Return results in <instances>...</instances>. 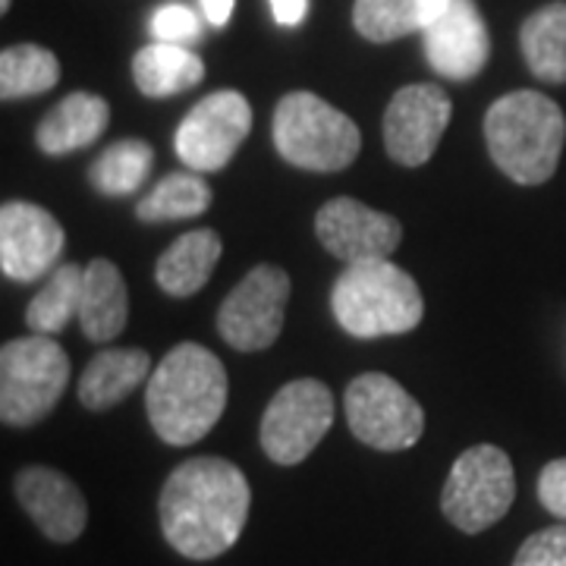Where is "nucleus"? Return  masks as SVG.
<instances>
[{
    "instance_id": "nucleus-10",
    "label": "nucleus",
    "mask_w": 566,
    "mask_h": 566,
    "mask_svg": "<svg viewBox=\"0 0 566 566\" xmlns=\"http://www.w3.org/2000/svg\"><path fill=\"white\" fill-rule=\"evenodd\" d=\"M290 303V274L277 264H255L237 283L218 312V331L240 353L277 344Z\"/></svg>"
},
{
    "instance_id": "nucleus-6",
    "label": "nucleus",
    "mask_w": 566,
    "mask_h": 566,
    "mask_svg": "<svg viewBox=\"0 0 566 566\" xmlns=\"http://www.w3.org/2000/svg\"><path fill=\"white\" fill-rule=\"evenodd\" d=\"M70 385V359L48 334L7 340L0 349V419L10 428L44 422Z\"/></svg>"
},
{
    "instance_id": "nucleus-25",
    "label": "nucleus",
    "mask_w": 566,
    "mask_h": 566,
    "mask_svg": "<svg viewBox=\"0 0 566 566\" xmlns=\"http://www.w3.org/2000/svg\"><path fill=\"white\" fill-rule=\"evenodd\" d=\"M61 80L57 57L41 44H13L0 54V98L20 102L51 92Z\"/></svg>"
},
{
    "instance_id": "nucleus-2",
    "label": "nucleus",
    "mask_w": 566,
    "mask_h": 566,
    "mask_svg": "<svg viewBox=\"0 0 566 566\" xmlns=\"http://www.w3.org/2000/svg\"><path fill=\"white\" fill-rule=\"evenodd\" d=\"M227 368L202 344H177L145 385V412L164 444H199L227 409Z\"/></svg>"
},
{
    "instance_id": "nucleus-32",
    "label": "nucleus",
    "mask_w": 566,
    "mask_h": 566,
    "mask_svg": "<svg viewBox=\"0 0 566 566\" xmlns=\"http://www.w3.org/2000/svg\"><path fill=\"white\" fill-rule=\"evenodd\" d=\"M202 3V13L205 20L211 22V25H227L230 22V13H233V0H199Z\"/></svg>"
},
{
    "instance_id": "nucleus-8",
    "label": "nucleus",
    "mask_w": 566,
    "mask_h": 566,
    "mask_svg": "<svg viewBox=\"0 0 566 566\" xmlns=\"http://www.w3.org/2000/svg\"><path fill=\"white\" fill-rule=\"evenodd\" d=\"M346 424L371 450H409L422 438L424 412L419 400L400 381L381 371L359 375L346 387Z\"/></svg>"
},
{
    "instance_id": "nucleus-31",
    "label": "nucleus",
    "mask_w": 566,
    "mask_h": 566,
    "mask_svg": "<svg viewBox=\"0 0 566 566\" xmlns=\"http://www.w3.org/2000/svg\"><path fill=\"white\" fill-rule=\"evenodd\" d=\"M271 13L277 25H300L308 13V0H271Z\"/></svg>"
},
{
    "instance_id": "nucleus-22",
    "label": "nucleus",
    "mask_w": 566,
    "mask_h": 566,
    "mask_svg": "<svg viewBox=\"0 0 566 566\" xmlns=\"http://www.w3.org/2000/svg\"><path fill=\"white\" fill-rule=\"evenodd\" d=\"M450 0H356L353 25L375 44L424 32L447 10Z\"/></svg>"
},
{
    "instance_id": "nucleus-1",
    "label": "nucleus",
    "mask_w": 566,
    "mask_h": 566,
    "mask_svg": "<svg viewBox=\"0 0 566 566\" xmlns=\"http://www.w3.org/2000/svg\"><path fill=\"white\" fill-rule=\"evenodd\" d=\"M252 506L243 469L223 457H192L161 488L164 542L186 560H214L240 542Z\"/></svg>"
},
{
    "instance_id": "nucleus-14",
    "label": "nucleus",
    "mask_w": 566,
    "mask_h": 566,
    "mask_svg": "<svg viewBox=\"0 0 566 566\" xmlns=\"http://www.w3.org/2000/svg\"><path fill=\"white\" fill-rule=\"evenodd\" d=\"M315 237L334 259L353 264L368 259H390L403 240V227L390 214L340 196L322 205L315 218Z\"/></svg>"
},
{
    "instance_id": "nucleus-5",
    "label": "nucleus",
    "mask_w": 566,
    "mask_h": 566,
    "mask_svg": "<svg viewBox=\"0 0 566 566\" xmlns=\"http://www.w3.org/2000/svg\"><path fill=\"white\" fill-rule=\"evenodd\" d=\"M274 148L283 161L315 174H337L359 158V126L312 92H290L274 107Z\"/></svg>"
},
{
    "instance_id": "nucleus-30",
    "label": "nucleus",
    "mask_w": 566,
    "mask_h": 566,
    "mask_svg": "<svg viewBox=\"0 0 566 566\" xmlns=\"http://www.w3.org/2000/svg\"><path fill=\"white\" fill-rule=\"evenodd\" d=\"M538 501L551 516L566 523V457L551 460L538 475Z\"/></svg>"
},
{
    "instance_id": "nucleus-21",
    "label": "nucleus",
    "mask_w": 566,
    "mask_h": 566,
    "mask_svg": "<svg viewBox=\"0 0 566 566\" xmlns=\"http://www.w3.org/2000/svg\"><path fill=\"white\" fill-rule=\"evenodd\" d=\"M133 76L145 98H170L205 80V63L182 44L155 41L133 57Z\"/></svg>"
},
{
    "instance_id": "nucleus-7",
    "label": "nucleus",
    "mask_w": 566,
    "mask_h": 566,
    "mask_svg": "<svg viewBox=\"0 0 566 566\" xmlns=\"http://www.w3.org/2000/svg\"><path fill=\"white\" fill-rule=\"evenodd\" d=\"M516 501V475L506 450L475 444L457 457L441 491V510L465 535L497 526Z\"/></svg>"
},
{
    "instance_id": "nucleus-23",
    "label": "nucleus",
    "mask_w": 566,
    "mask_h": 566,
    "mask_svg": "<svg viewBox=\"0 0 566 566\" xmlns=\"http://www.w3.org/2000/svg\"><path fill=\"white\" fill-rule=\"evenodd\" d=\"M520 44L526 57L532 76L551 85L566 82V3H547L535 10L523 29H520Z\"/></svg>"
},
{
    "instance_id": "nucleus-17",
    "label": "nucleus",
    "mask_w": 566,
    "mask_h": 566,
    "mask_svg": "<svg viewBox=\"0 0 566 566\" xmlns=\"http://www.w3.org/2000/svg\"><path fill=\"white\" fill-rule=\"evenodd\" d=\"M107 123H111V104L102 95L73 92L54 111L44 114V120L35 129V145L48 158H63L102 139Z\"/></svg>"
},
{
    "instance_id": "nucleus-4",
    "label": "nucleus",
    "mask_w": 566,
    "mask_h": 566,
    "mask_svg": "<svg viewBox=\"0 0 566 566\" xmlns=\"http://www.w3.org/2000/svg\"><path fill=\"white\" fill-rule=\"evenodd\" d=\"M334 318L359 340L409 334L422 324L424 300L419 283L390 259L353 262L331 290Z\"/></svg>"
},
{
    "instance_id": "nucleus-9",
    "label": "nucleus",
    "mask_w": 566,
    "mask_h": 566,
    "mask_svg": "<svg viewBox=\"0 0 566 566\" xmlns=\"http://www.w3.org/2000/svg\"><path fill=\"white\" fill-rule=\"evenodd\" d=\"M334 424V394L324 381L283 385L262 416V450L271 463L300 465Z\"/></svg>"
},
{
    "instance_id": "nucleus-18",
    "label": "nucleus",
    "mask_w": 566,
    "mask_h": 566,
    "mask_svg": "<svg viewBox=\"0 0 566 566\" xmlns=\"http://www.w3.org/2000/svg\"><path fill=\"white\" fill-rule=\"evenodd\" d=\"M221 252V237L214 230L208 227L189 230L164 249L155 264V281L167 296H177V300L196 296L205 283L211 281Z\"/></svg>"
},
{
    "instance_id": "nucleus-24",
    "label": "nucleus",
    "mask_w": 566,
    "mask_h": 566,
    "mask_svg": "<svg viewBox=\"0 0 566 566\" xmlns=\"http://www.w3.org/2000/svg\"><path fill=\"white\" fill-rule=\"evenodd\" d=\"M82 290H85V268L80 264H57L54 274L39 290V296L29 303L25 324L32 334H61L73 315H80Z\"/></svg>"
},
{
    "instance_id": "nucleus-11",
    "label": "nucleus",
    "mask_w": 566,
    "mask_h": 566,
    "mask_svg": "<svg viewBox=\"0 0 566 566\" xmlns=\"http://www.w3.org/2000/svg\"><path fill=\"white\" fill-rule=\"evenodd\" d=\"M252 129V107L243 92L223 88L196 104L177 129V158L196 174L223 170Z\"/></svg>"
},
{
    "instance_id": "nucleus-29",
    "label": "nucleus",
    "mask_w": 566,
    "mask_h": 566,
    "mask_svg": "<svg viewBox=\"0 0 566 566\" xmlns=\"http://www.w3.org/2000/svg\"><path fill=\"white\" fill-rule=\"evenodd\" d=\"M151 35L158 41H167V44H186V41H196L202 35V25L189 7L164 3L151 17Z\"/></svg>"
},
{
    "instance_id": "nucleus-16",
    "label": "nucleus",
    "mask_w": 566,
    "mask_h": 566,
    "mask_svg": "<svg viewBox=\"0 0 566 566\" xmlns=\"http://www.w3.org/2000/svg\"><path fill=\"white\" fill-rule=\"evenodd\" d=\"M17 501L44 538L73 545L88 526V504L80 485L51 465H25L17 482Z\"/></svg>"
},
{
    "instance_id": "nucleus-3",
    "label": "nucleus",
    "mask_w": 566,
    "mask_h": 566,
    "mask_svg": "<svg viewBox=\"0 0 566 566\" xmlns=\"http://www.w3.org/2000/svg\"><path fill=\"white\" fill-rule=\"evenodd\" d=\"M564 142V111L542 92L520 88L488 107V155L504 177L520 186H542L551 180L560 164Z\"/></svg>"
},
{
    "instance_id": "nucleus-12",
    "label": "nucleus",
    "mask_w": 566,
    "mask_h": 566,
    "mask_svg": "<svg viewBox=\"0 0 566 566\" xmlns=\"http://www.w3.org/2000/svg\"><path fill=\"white\" fill-rule=\"evenodd\" d=\"M66 249L61 221L32 202H7L0 208V271L17 283L51 274Z\"/></svg>"
},
{
    "instance_id": "nucleus-15",
    "label": "nucleus",
    "mask_w": 566,
    "mask_h": 566,
    "mask_svg": "<svg viewBox=\"0 0 566 566\" xmlns=\"http://www.w3.org/2000/svg\"><path fill=\"white\" fill-rule=\"evenodd\" d=\"M424 57L438 76L475 80L491 57V39L475 0H450L447 10L422 32Z\"/></svg>"
},
{
    "instance_id": "nucleus-20",
    "label": "nucleus",
    "mask_w": 566,
    "mask_h": 566,
    "mask_svg": "<svg viewBox=\"0 0 566 566\" xmlns=\"http://www.w3.org/2000/svg\"><path fill=\"white\" fill-rule=\"evenodd\" d=\"M126 318H129V293L120 268L107 259H92L85 268V290L80 305L82 334L92 344H107L123 334Z\"/></svg>"
},
{
    "instance_id": "nucleus-13",
    "label": "nucleus",
    "mask_w": 566,
    "mask_h": 566,
    "mask_svg": "<svg viewBox=\"0 0 566 566\" xmlns=\"http://www.w3.org/2000/svg\"><path fill=\"white\" fill-rule=\"evenodd\" d=\"M450 111L453 107L441 85L416 82L400 88L385 111L387 155L403 167H422L431 161L447 133Z\"/></svg>"
},
{
    "instance_id": "nucleus-19",
    "label": "nucleus",
    "mask_w": 566,
    "mask_h": 566,
    "mask_svg": "<svg viewBox=\"0 0 566 566\" xmlns=\"http://www.w3.org/2000/svg\"><path fill=\"white\" fill-rule=\"evenodd\" d=\"M151 378V356L145 349H102L82 371L80 403L92 412H104L123 403L133 390Z\"/></svg>"
},
{
    "instance_id": "nucleus-27",
    "label": "nucleus",
    "mask_w": 566,
    "mask_h": 566,
    "mask_svg": "<svg viewBox=\"0 0 566 566\" xmlns=\"http://www.w3.org/2000/svg\"><path fill=\"white\" fill-rule=\"evenodd\" d=\"M151 164H155V151L148 142L120 139L92 164L88 182L104 196H129L145 182Z\"/></svg>"
},
{
    "instance_id": "nucleus-26",
    "label": "nucleus",
    "mask_w": 566,
    "mask_h": 566,
    "mask_svg": "<svg viewBox=\"0 0 566 566\" xmlns=\"http://www.w3.org/2000/svg\"><path fill=\"white\" fill-rule=\"evenodd\" d=\"M211 208V189L196 174H167L148 196H142L136 205V218L142 223L186 221L199 218Z\"/></svg>"
},
{
    "instance_id": "nucleus-28",
    "label": "nucleus",
    "mask_w": 566,
    "mask_h": 566,
    "mask_svg": "<svg viewBox=\"0 0 566 566\" xmlns=\"http://www.w3.org/2000/svg\"><path fill=\"white\" fill-rule=\"evenodd\" d=\"M513 566H566V523L528 535L516 551Z\"/></svg>"
},
{
    "instance_id": "nucleus-33",
    "label": "nucleus",
    "mask_w": 566,
    "mask_h": 566,
    "mask_svg": "<svg viewBox=\"0 0 566 566\" xmlns=\"http://www.w3.org/2000/svg\"><path fill=\"white\" fill-rule=\"evenodd\" d=\"M0 10L7 13V10H10V0H0Z\"/></svg>"
}]
</instances>
